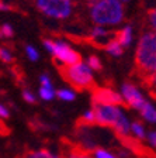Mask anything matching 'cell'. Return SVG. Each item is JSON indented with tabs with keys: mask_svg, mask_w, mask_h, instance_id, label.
I'll use <instances>...</instances> for the list:
<instances>
[{
	"mask_svg": "<svg viewBox=\"0 0 156 158\" xmlns=\"http://www.w3.org/2000/svg\"><path fill=\"white\" fill-rule=\"evenodd\" d=\"M135 65L138 75L142 78L146 86L155 85V71H156V35L155 31L143 34L139 40L135 54Z\"/></svg>",
	"mask_w": 156,
	"mask_h": 158,
	"instance_id": "obj_1",
	"label": "cell"
},
{
	"mask_svg": "<svg viewBox=\"0 0 156 158\" xmlns=\"http://www.w3.org/2000/svg\"><path fill=\"white\" fill-rule=\"evenodd\" d=\"M87 6L91 20L97 26H113L124 20V7L120 0H94Z\"/></svg>",
	"mask_w": 156,
	"mask_h": 158,
	"instance_id": "obj_2",
	"label": "cell"
},
{
	"mask_svg": "<svg viewBox=\"0 0 156 158\" xmlns=\"http://www.w3.org/2000/svg\"><path fill=\"white\" fill-rule=\"evenodd\" d=\"M59 75L66 83L70 85L73 90H91L96 88V82L91 75V71L87 65L83 62L73 64V65H65V64H59L56 65Z\"/></svg>",
	"mask_w": 156,
	"mask_h": 158,
	"instance_id": "obj_3",
	"label": "cell"
},
{
	"mask_svg": "<svg viewBox=\"0 0 156 158\" xmlns=\"http://www.w3.org/2000/svg\"><path fill=\"white\" fill-rule=\"evenodd\" d=\"M91 112L94 114L96 124L111 127L117 135H128L130 134V123L127 117L122 114L117 106H103V105H93Z\"/></svg>",
	"mask_w": 156,
	"mask_h": 158,
	"instance_id": "obj_4",
	"label": "cell"
},
{
	"mask_svg": "<svg viewBox=\"0 0 156 158\" xmlns=\"http://www.w3.org/2000/svg\"><path fill=\"white\" fill-rule=\"evenodd\" d=\"M37 6L54 19H66L72 13V0H37Z\"/></svg>",
	"mask_w": 156,
	"mask_h": 158,
	"instance_id": "obj_5",
	"label": "cell"
},
{
	"mask_svg": "<svg viewBox=\"0 0 156 158\" xmlns=\"http://www.w3.org/2000/svg\"><path fill=\"white\" fill-rule=\"evenodd\" d=\"M45 44L46 49L51 51L54 54L56 59L62 61L65 65H73V64H79L82 62V56L79 52H76L75 49H72L70 47H68L66 44H62V43H54V41H44Z\"/></svg>",
	"mask_w": 156,
	"mask_h": 158,
	"instance_id": "obj_6",
	"label": "cell"
},
{
	"mask_svg": "<svg viewBox=\"0 0 156 158\" xmlns=\"http://www.w3.org/2000/svg\"><path fill=\"white\" fill-rule=\"evenodd\" d=\"M91 100L93 105H103V106H124L127 107L124 99L118 93L113 92L107 88H97L91 89Z\"/></svg>",
	"mask_w": 156,
	"mask_h": 158,
	"instance_id": "obj_7",
	"label": "cell"
},
{
	"mask_svg": "<svg viewBox=\"0 0 156 158\" xmlns=\"http://www.w3.org/2000/svg\"><path fill=\"white\" fill-rule=\"evenodd\" d=\"M122 95L125 98V105L127 107H134V109H139L141 106L145 103L141 92L137 89V86H134L132 83H125L122 86Z\"/></svg>",
	"mask_w": 156,
	"mask_h": 158,
	"instance_id": "obj_8",
	"label": "cell"
},
{
	"mask_svg": "<svg viewBox=\"0 0 156 158\" xmlns=\"http://www.w3.org/2000/svg\"><path fill=\"white\" fill-rule=\"evenodd\" d=\"M118 138H120L121 143H122L125 147H128L131 151H134L137 155H141V157H152V158L155 157L153 152L149 151V150L141 143V140H138V138L131 137L130 134L128 135H118Z\"/></svg>",
	"mask_w": 156,
	"mask_h": 158,
	"instance_id": "obj_9",
	"label": "cell"
},
{
	"mask_svg": "<svg viewBox=\"0 0 156 158\" xmlns=\"http://www.w3.org/2000/svg\"><path fill=\"white\" fill-rule=\"evenodd\" d=\"M113 38L121 47H128L131 44V40H132V30H131V27H125V28L120 30L117 33H114Z\"/></svg>",
	"mask_w": 156,
	"mask_h": 158,
	"instance_id": "obj_10",
	"label": "cell"
},
{
	"mask_svg": "<svg viewBox=\"0 0 156 158\" xmlns=\"http://www.w3.org/2000/svg\"><path fill=\"white\" fill-rule=\"evenodd\" d=\"M141 110V114L143 116V118L145 120H148V122L150 123H155L156 122V113H155V107H153L150 103L145 102L142 106L139 107Z\"/></svg>",
	"mask_w": 156,
	"mask_h": 158,
	"instance_id": "obj_11",
	"label": "cell"
},
{
	"mask_svg": "<svg viewBox=\"0 0 156 158\" xmlns=\"http://www.w3.org/2000/svg\"><path fill=\"white\" fill-rule=\"evenodd\" d=\"M24 158H58V157H55L51 151L45 150V148H41V150H28L24 154Z\"/></svg>",
	"mask_w": 156,
	"mask_h": 158,
	"instance_id": "obj_12",
	"label": "cell"
},
{
	"mask_svg": "<svg viewBox=\"0 0 156 158\" xmlns=\"http://www.w3.org/2000/svg\"><path fill=\"white\" fill-rule=\"evenodd\" d=\"M69 158H93V154L87 151V148H83V145L82 147L75 145V147H70Z\"/></svg>",
	"mask_w": 156,
	"mask_h": 158,
	"instance_id": "obj_13",
	"label": "cell"
},
{
	"mask_svg": "<svg viewBox=\"0 0 156 158\" xmlns=\"http://www.w3.org/2000/svg\"><path fill=\"white\" fill-rule=\"evenodd\" d=\"M103 49H106L107 52H110L111 55H114V56H120L121 54H122V51H124V48L114 38H111L110 41H107Z\"/></svg>",
	"mask_w": 156,
	"mask_h": 158,
	"instance_id": "obj_14",
	"label": "cell"
},
{
	"mask_svg": "<svg viewBox=\"0 0 156 158\" xmlns=\"http://www.w3.org/2000/svg\"><path fill=\"white\" fill-rule=\"evenodd\" d=\"M76 124L80 126V127H87V126H94L96 124V120H94V114H93V112H87L86 114H83L82 117L78 118V122H76Z\"/></svg>",
	"mask_w": 156,
	"mask_h": 158,
	"instance_id": "obj_15",
	"label": "cell"
},
{
	"mask_svg": "<svg viewBox=\"0 0 156 158\" xmlns=\"http://www.w3.org/2000/svg\"><path fill=\"white\" fill-rule=\"evenodd\" d=\"M130 130H132L135 138H138V140H142V138L145 137V130H143V126L141 122H134Z\"/></svg>",
	"mask_w": 156,
	"mask_h": 158,
	"instance_id": "obj_16",
	"label": "cell"
},
{
	"mask_svg": "<svg viewBox=\"0 0 156 158\" xmlns=\"http://www.w3.org/2000/svg\"><path fill=\"white\" fill-rule=\"evenodd\" d=\"M91 154H94V158H115L104 148H94V150H91Z\"/></svg>",
	"mask_w": 156,
	"mask_h": 158,
	"instance_id": "obj_17",
	"label": "cell"
},
{
	"mask_svg": "<svg viewBox=\"0 0 156 158\" xmlns=\"http://www.w3.org/2000/svg\"><path fill=\"white\" fill-rule=\"evenodd\" d=\"M113 33H110V31H106L104 28H101V27H96V28H93V31H91V38H98V37H108L111 35Z\"/></svg>",
	"mask_w": 156,
	"mask_h": 158,
	"instance_id": "obj_18",
	"label": "cell"
},
{
	"mask_svg": "<svg viewBox=\"0 0 156 158\" xmlns=\"http://www.w3.org/2000/svg\"><path fill=\"white\" fill-rule=\"evenodd\" d=\"M56 95H58V98L63 99V100H73L75 99V93L72 92V90H68V89H62V90H58L56 92Z\"/></svg>",
	"mask_w": 156,
	"mask_h": 158,
	"instance_id": "obj_19",
	"label": "cell"
},
{
	"mask_svg": "<svg viewBox=\"0 0 156 158\" xmlns=\"http://www.w3.org/2000/svg\"><path fill=\"white\" fill-rule=\"evenodd\" d=\"M54 89L52 88H42L41 86V89H39V96L42 99H45V100H51L52 98H54Z\"/></svg>",
	"mask_w": 156,
	"mask_h": 158,
	"instance_id": "obj_20",
	"label": "cell"
},
{
	"mask_svg": "<svg viewBox=\"0 0 156 158\" xmlns=\"http://www.w3.org/2000/svg\"><path fill=\"white\" fill-rule=\"evenodd\" d=\"M89 68H93L96 69V71H100L101 69V62H100V59L97 58L96 55H91L89 56Z\"/></svg>",
	"mask_w": 156,
	"mask_h": 158,
	"instance_id": "obj_21",
	"label": "cell"
},
{
	"mask_svg": "<svg viewBox=\"0 0 156 158\" xmlns=\"http://www.w3.org/2000/svg\"><path fill=\"white\" fill-rule=\"evenodd\" d=\"M0 59L3 62H13V56L9 52V49L2 48V47H0Z\"/></svg>",
	"mask_w": 156,
	"mask_h": 158,
	"instance_id": "obj_22",
	"label": "cell"
},
{
	"mask_svg": "<svg viewBox=\"0 0 156 158\" xmlns=\"http://www.w3.org/2000/svg\"><path fill=\"white\" fill-rule=\"evenodd\" d=\"M0 31H2V35L3 37H11L13 35V28H11L9 24H3V26H0Z\"/></svg>",
	"mask_w": 156,
	"mask_h": 158,
	"instance_id": "obj_23",
	"label": "cell"
},
{
	"mask_svg": "<svg viewBox=\"0 0 156 158\" xmlns=\"http://www.w3.org/2000/svg\"><path fill=\"white\" fill-rule=\"evenodd\" d=\"M26 52L27 55H28V58L31 59V61H35V59H38V52H37V49H34L33 47H27L26 48Z\"/></svg>",
	"mask_w": 156,
	"mask_h": 158,
	"instance_id": "obj_24",
	"label": "cell"
},
{
	"mask_svg": "<svg viewBox=\"0 0 156 158\" xmlns=\"http://www.w3.org/2000/svg\"><path fill=\"white\" fill-rule=\"evenodd\" d=\"M23 98L26 99V102H28V103H35V98H34V95L30 92V90H24Z\"/></svg>",
	"mask_w": 156,
	"mask_h": 158,
	"instance_id": "obj_25",
	"label": "cell"
},
{
	"mask_svg": "<svg viewBox=\"0 0 156 158\" xmlns=\"http://www.w3.org/2000/svg\"><path fill=\"white\" fill-rule=\"evenodd\" d=\"M41 85H42V88H52L51 81H49V78L46 75L41 76Z\"/></svg>",
	"mask_w": 156,
	"mask_h": 158,
	"instance_id": "obj_26",
	"label": "cell"
},
{
	"mask_svg": "<svg viewBox=\"0 0 156 158\" xmlns=\"http://www.w3.org/2000/svg\"><path fill=\"white\" fill-rule=\"evenodd\" d=\"M148 140L150 141V145L152 147H155L156 145V137H155V131H150V134L148 135Z\"/></svg>",
	"mask_w": 156,
	"mask_h": 158,
	"instance_id": "obj_27",
	"label": "cell"
},
{
	"mask_svg": "<svg viewBox=\"0 0 156 158\" xmlns=\"http://www.w3.org/2000/svg\"><path fill=\"white\" fill-rule=\"evenodd\" d=\"M0 117H4V118L9 117V110L6 107H3L2 105H0Z\"/></svg>",
	"mask_w": 156,
	"mask_h": 158,
	"instance_id": "obj_28",
	"label": "cell"
},
{
	"mask_svg": "<svg viewBox=\"0 0 156 158\" xmlns=\"http://www.w3.org/2000/svg\"><path fill=\"white\" fill-rule=\"evenodd\" d=\"M150 14V26H152V28H155L156 26V19H155V10H150L149 11Z\"/></svg>",
	"mask_w": 156,
	"mask_h": 158,
	"instance_id": "obj_29",
	"label": "cell"
},
{
	"mask_svg": "<svg viewBox=\"0 0 156 158\" xmlns=\"http://www.w3.org/2000/svg\"><path fill=\"white\" fill-rule=\"evenodd\" d=\"M10 9H11V7H10V6H7V4H4L3 2L0 0V10H10Z\"/></svg>",
	"mask_w": 156,
	"mask_h": 158,
	"instance_id": "obj_30",
	"label": "cell"
}]
</instances>
